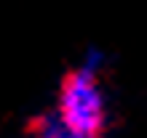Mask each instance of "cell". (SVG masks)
Listing matches in <instances>:
<instances>
[{
    "instance_id": "3957f363",
    "label": "cell",
    "mask_w": 147,
    "mask_h": 138,
    "mask_svg": "<svg viewBox=\"0 0 147 138\" xmlns=\"http://www.w3.org/2000/svg\"><path fill=\"white\" fill-rule=\"evenodd\" d=\"M107 64H110L107 50H102V48H96V45L86 48L83 61H80V66H83V69H88V72H94V74H99V77H102V72L107 69Z\"/></svg>"
},
{
    "instance_id": "6da1fadb",
    "label": "cell",
    "mask_w": 147,
    "mask_h": 138,
    "mask_svg": "<svg viewBox=\"0 0 147 138\" xmlns=\"http://www.w3.org/2000/svg\"><path fill=\"white\" fill-rule=\"evenodd\" d=\"M54 109L78 138H105L107 96L99 82V74H94L83 66H75L62 80Z\"/></svg>"
},
{
    "instance_id": "7a4b0ae2",
    "label": "cell",
    "mask_w": 147,
    "mask_h": 138,
    "mask_svg": "<svg viewBox=\"0 0 147 138\" xmlns=\"http://www.w3.org/2000/svg\"><path fill=\"white\" fill-rule=\"evenodd\" d=\"M32 138H78V135L67 127V122L59 117L56 109H48L40 117H35V122H32Z\"/></svg>"
}]
</instances>
